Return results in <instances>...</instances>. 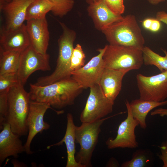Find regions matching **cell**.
Masks as SVG:
<instances>
[{
	"label": "cell",
	"instance_id": "1",
	"mask_svg": "<svg viewBox=\"0 0 167 167\" xmlns=\"http://www.w3.org/2000/svg\"><path fill=\"white\" fill-rule=\"evenodd\" d=\"M30 87L31 101L47 103L59 109L73 104L84 89L71 77L43 86L30 84Z\"/></svg>",
	"mask_w": 167,
	"mask_h": 167
},
{
	"label": "cell",
	"instance_id": "2",
	"mask_svg": "<svg viewBox=\"0 0 167 167\" xmlns=\"http://www.w3.org/2000/svg\"><path fill=\"white\" fill-rule=\"evenodd\" d=\"M109 44L132 47L142 50L145 40L135 16L128 15L103 28Z\"/></svg>",
	"mask_w": 167,
	"mask_h": 167
},
{
	"label": "cell",
	"instance_id": "3",
	"mask_svg": "<svg viewBox=\"0 0 167 167\" xmlns=\"http://www.w3.org/2000/svg\"><path fill=\"white\" fill-rule=\"evenodd\" d=\"M24 86L19 83L10 89L5 121L12 131L19 137L27 135L28 132L27 121L31 100L29 93Z\"/></svg>",
	"mask_w": 167,
	"mask_h": 167
},
{
	"label": "cell",
	"instance_id": "4",
	"mask_svg": "<svg viewBox=\"0 0 167 167\" xmlns=\"http://www.w3.org/2000/svg\"><path fill=\"white\" fill-rule=\"evenodd\" d=\"M60 23L62 33L58 40V54L56 68L50 75L39 78L34 84L36 85L45 86L71 77V60L76 33L63 23Z\"/></svg>",
	"mask_w": 167,
	"mask_h": 167
},
{
	"label": "cell",
	"instance_id": "5",
	"mask_svg": "<svg viewBox=\"0 0 167 167\" xmlns=\"http://www.w3.org/2000/svg\"><path fill=\"white\" fill-rule=\"evenodd\" d=\"M104 118L90 122H82L79 126L75 127V143H79L80 148L75 159L82 167H92L91 158L98 142L101 132V126L106 120L115 116Z\"/></svg>",
	"mask_w": 167,
	"mask_h": 167
},
{
	"label": "cell",
	"instance_id": "6",
	"mask_svg": "<svg viewBox=\"0 0 167 167\" xmlns=\"http://www.w3.org/2000/svg\"><path fill=\"white\" fill-rule=\"evenodd\" d=\"M105 47L103 58L105 68L130 71L139 69L143 64L142 50L110 44Z\"/></svg>",
	"mask_w": 167,
	"mask_h": 167
},
{
	"label": "cell",
	"instance_id": "7",
	"mask_svg": "<svg viewBox=\"0 0 167 167\" xmlns=\"http://www.w3.org/2000/svg\"><path fill=\"white\" fill-rule=\"evenodd\" d=\"M90 91L80 119L82 122H90L105 118L113 111L114 101L104 95L99 84L90 88Z\"/></svg>",
	"mask_w": 167,
	"mask_h": 167
},
{
	"label": "cell",
	"instance_id": "8",
	"mask_svg": "<svg viewBox=\"0 0 167 167\" xmlns=\"http://www.w3.org/2000/svg\"><path fill=\"white\" fill-rule=\"evenodd\" d=\"M136 78L140 99L161 102L167 98V70L150 76L139 74Z\"/></svg>",
	"mask_w": 167,
	"mask_h": 167
},
{
	"label": "cell",
	"instance_id": "9",
	"mask_svg": "<svg viewBox=\"0 0 167 167\" xmlns=\"http://www.w3.org/2000/svg\"><path fill=\"white\" fill-rule=\"evenodd\" d=\"M49 55L41 54L30 45L21 53L17 74L19 83L24 86L30 76L37 71H49Z\"/></svg>",
	"mask_w": 167,
	"mask_h": 167
},
{
	"label": "cell",
	"instance_id": "10",
	"mask_svg": "<svg viewBox=\"0 0 167 167\" xmlns=\"http://www.w3.org/2000/svg\"><path fill=\"white\" fill-rule=\"evenodd\" d=\"M49 108L54 110L58 114L64 112L63 111H57L53 109L48 103L30 101L27 121L28 134L24 145L25 152L27 154H32L34 152L31 150L30 145L35 136L38 133H41L50 127V125L44 120V115Z\"/></svg>",
	"mask_w": 167,
	"mask_h": 167
},
{
	"label": "cell",
	"instance_id": "11",
	"mask_svg": "<svg viewBox=\"0 0 167 167\" xmlns=\"http://www.w3.org/2000/svg\"><path fill=\"white\" fill-rule=\"evenodd\" d=\"M105 49V46L103 48L98 49L99 53L97 55L79 69L71 72V77L83 89L99 84L105 68L103 58Z\"/></svg>",
	"mask_w": 167,
	"mask_h": 167
},
{
	"label": "cell",
	"instance_id": "12",
	"mask_svg": "<svg viewBox=\"0 0 167 167\" xmlns=\"http://www.w3.org/2000/svg\"><path fill=\"white\" fill-rule=\"evenodd\" d=\"M125 104L127 111V118L119 126L115 138L109 139L106 141V144L109 149L118 148H134L138 146L135 129L139 123L132 115L129 102L126 101Z\"/></svg>",
	"mask_w": 167,
	"mask_h": 167
},
{
	"label": "cell",
	"instance_id": "13",
	"mask_svg": "<svg viewBox=\"0 0 167 167\" xmlns=\"http://www.w3.org/2000/svg\"><path fill=\"white\" fill-rule=\"evenodd\" d=\"M30 45L26 25L14 29L2 26L0 31V48L6 50L21 53Z\"/></svg>",
	"mask_w": 167,
	"mask_h": 167
},
{
	"label": "cell",
	"instance_id": "14",
	"mask_svg": "<svg viewBox=\"0 0 167 167\" xmlns=\"http://www.w3.org/2000/svg\"><path fill=\"white\" fill-rule=\"evenodd\" d=\"M26 27L30 45L37 52L47 54L49 33L46 18L27 21Z\"/></svg>",
	"mask_w": 167,
	"mask_h": 167
},
{
	"label": "cell",
	"instance_id": "15",
	"mask_svg": "<svg viewBox=\"0 0 167 167\" xmlns=\"http://www.w3.org/2000/svg\"><path fill=\"white\" fill-rule=\"evenodd\" d=\"M34 0H13L6 2L0 0V9L5 17L6 29L18 28L25 20L26 11L30 4Z\"/></svg>",
	"mask_w": 167,
	"mask_h": 167
},
{
	"label": "cell",
	"instance_id": "16",
	"mask_svg": "<svg viewBox=\"0 0 167 167\" xmlns=\"http://www.w3.org/2000/svg\"><path fill=\"white\" fill-rule=\"evenodd\" d=\"M19 136L11 131L10 125L5 122L0 133V164L8 157L17 158L19 154L25 152Z\"/></svg>",
	"mask_w": 167,
	"mask_h": 167
},
{
	"label": "cell",
	"instance_id": "17",
	"mask_svg": "<svg viewBox=\"0 0 167 167\" xmlns=\"http://www.w3.org/2000/svg\"><path fill=\"white\" fill-rule=\"evenodd\" d=\"M129 71L105 68L99 85L105 96L114 101L121 91L124 75Z\"/></svg>",
	"mask_w": 167,
	"mask_h": 167
},
{
	"label": "cell",
	"instance_id": "18",
	"mask_svg": "<svg viewBox=\"0 0 167 167\" xmlns=\"http://www.w3.org/2000/svg\"><path fill=\"white\" fill-rule=\"evenodd\" d=\"M87 9L96 28L101 31L104 28L122 20L123 18L122 15L113 12L104 0H96L89 4Z\"/></svg>",
	"mask_w": 167,
	"mask_h": 167
},
{
	"label": "cell",
	"instance_id": "19",
	"mask_svg": "<svg viewBox=\"0 0 167 167\" xmlns=\"http://www.w3.org/2000/svg\"><path fill=\"white\" fill-rule=\"evenodd\" d=\"M67 124L66 132L63 138L58 142L49 146L47 149L51 147L59 146L65 143L66 144L67 153V161L66 167H82V166L76 161L75 154V125L73 116L71 113L67 115Z\"/></svg>",
	"mask_w": 167,
	"mask_h": 167
},
{
	"label": "cell",
	"instance_id": "20",
	"mask_svg": "<svg viewBox=\"0 0 167 167\" xmlns=\"http://www.w3.org/2000/svg\"><path fill=\"white\" fill-rule=\"evenodd\" d=\"M167 104V100L161 102L143 100L140 98L132 100L129 105L133 118L143 129L147 127L146 119L148 113L153 109Z\"/></svg>",
	"mask_w": 167,
	"mask_h": 167
},
{
	"label": "cell",
	"instance_id": "21",
	"mask_svg": "<svg viewBox=\"0 0 167 167\" xmlns=\"http://www.w3.org/2000/svg\"><path fill=\"white\" fill-rule=\"evenodd\" d=\"M21 53L0 48V75L17 72Z\"/></svg>",
	"mask_w": 167,
	"mask_h": 167
},
{
	"label": "cell",
	"instance_id": "22",
	"mask_svg": "<svg viewBox=\"0 0 167 167\" xmlns=\"http://www.w3.org/2000/svg\"><path fill=\"white\" fill-rule=\"evenodd\" d=\"M52 8V5L47 0H34L27 8L25 20L45 18Z\"/></svg>",
	"mask_w": 167,
	"mask_h": 167
},
{
	"label": "cell",
	"instance_id": "23",
	"mask_svg": "<svg viewBox=\"0 0 167 167\" xmlns=\"http://www.w3.org/2000/svg\"><path fill=\"white\" fill-rule=\"evenodd\" d=\"M162 50L165 54L164 56L155 52L149 47L144 46L142 49L143 64L146 66H155L161 72L167 70V51Z\"/></svg>",
	"mask_w": 167,
	"mask_h": 167
},
{
	"label": "cell",
	"instance_id": "24",
	"mask_svg": "<svg viewBox=\"0 0 167 167\" xmlns=\"http://www.w3.org/2000/svg\"><path fill=\"white\" fill-rule=\"evenodd\" d=\"M52 6L51 12L56 16L62 17L73 8L74 0H47Z\"/></svg>",
	"mask_w": 167,
	"mask_h": 167
},
{
	"label": "cell",
	"instance_id": "25",
	"mask_svg": "<svg viewBox=\"0 0 167 167\" xmlns=\"http://www.w3.org/2000/svg\"><path fill=\"white\" fill-rule=\"evenodd\" d=\"M85 57L81 46L79 44H77L74 48L71 58V72L79 69L85 65Z\"/></svg>",
	"mask_w": 167,
	"mask_h": 167
},
{
	"label": "cell",
	"instance_id": "26",
	"mask_svg": "<svg viewBox=\"0 0 167 167\" xmlns=\"http://www.w3.org/2000/svg\"><path fill=\"white\" fill-rule=\"evenodd\" d=\"M19 83L17 72L0 75V92H9L11 88Z\"/></svg>",
	"mask_w": 167,
	"mask_h": 167
},
{
	"label": "cell",
	"instance_id": "27",
	"mask_svg": "<svg viewBox=\"0 0 167 167\" xmlns=\"http://www.w3.org/2000/svg\"><path fill=\"white\" fill-rule=\"evenodd\" d=\"M147 160L144 152L138 151L133 154L130 160L123 163L122 167H143L146 164Z\"/></svg>",
	"mask_w": 167,
	"mask_h": 167
},
{
	"label": "cell",
	"instance_id": "28",
	"mask_svg": "<svg viewBox=\"0 0 167 167\" xmlns=\"http://www.w3.org/2000/svg\"><path fill=\"white\" fill-rule=\"evenodd\" d=\"M9 92H0V129L2 130L5 122L8 110Z\"/></svg>",
	"mask_w": 167,
	"mask_h": 167
},
{
	"label": "cell",
	"instance_id": "29",
	"mask_svg": "<svg viewBox=\"0 0 167 167\" xmlns=\"http://www.w3.org/2000/svg\"><path fill=\"white\" fill-rule=\"evenodd\" d=\"M108 8L114 13L122 15L125 11L123 0H104Z\"/></svg>",
	"mask_w": 167,
	"mask_h": 167
},
{
	"label": "cell",
	"instance_id": "30",
	"mask_svg": "<svg viewBox=\"0 0 167 167\" xmlns=\"http://www.w3.org/2000/svg\"><path fill=\"white\" fill-rule=\"evenodd\" d=\"M142 25L144 29L153 32H159L161 27V22L156 18H146L143 21Z\"/></svg>",
	"mask_w": 167,
	"mask_h": 167
},
{
	"label": "cell",
	"instance_id": "31",
	"mask_svg": "<svg viewBox=\"0 0 167 167\" xmlns=\"http://www.w3.org/2000/svg\"><path fill=\"white\" fill-rule=\"evenodd\" d=\"M161 152V154L159 156L160 158L163 163V166L167 167V147L163 145L160 147Z\"/></svg>",
	"mask_w": 167,
	"mask_h": 167
},
{
	"label": "cell",
	"instance_id": "32",
	"mask_svg": "<svg viewBox=\"0 0 167 167\" xmlns=\"http://www.w3.org/2000/svg\"><path fill=\"white\" fill-rule=\"evenodd\" d=\"M156 18L167 25V13L166 12L164 11L157 12L156 15Z\"/></svg>",
	"mask_w": 167,
	"mask_h": 167
},
{
	"label": "cell",
	"instance_id": "33",
	"mask_svg": "<svg viewBox=\"0 0 167 167\" xmlns=\"http://www.w3.org/2000/svg\"><path fill=\"white\" fill-rule=\"evenodd\" d=\"M151 115H158L161 117H167V108H159L155 109L151 113Z\"/></svg>",
	"mask_w": 167,
	"mask_h": 167
},
{
	"label": "cell",
	"instance_id": "34",
	"mask_svg": "<svg viewBox=\"0 0 167 167\" xmlns=\"http://www.w3.org/2000/svg\"><path fill=\"white\" fill-rule=\"evenodd\" d=\"M109 161L108 165V166H114V165L115 166H118V162L116 161V160L114 158L111 159Z\"/></svg>",
	"mask_w": 167,
	"mask_h": 167
},
{
	"label": "cell",
	"instance_id": "35",
	"mask_svg": "<svg viewBox=\"0 0 167 167\" xmlns=\"http://www.w3.org/2000/svg\"><path fill=\"white\" fill-rule=\"evenodd\" d=\"M165 0H148L149 2L151 4L156 5L159 3L165 1Z\"/></svg>",
	"mask_w": 167,
	"mask_h": 167
},
{
	"label": "cell",
	"instance_id": "36",
	"mask_svg": "<svg viewBox=\"0 0 167 167\" xmlns=\"http://www.w3.org/2000/svg\"><path fill=\"white\" fill-rule=\"evenodd\" d=\"M96 0H86V2L89 4H90L95 2Z\"/></svg>",
	"mask_w": 167,
	"mask_h": 167
},
{
	"label": "cell",
	"instance_id": "37",
	"mask_svg": "<svg viewBox=\"0 0 167 167\" xmlns=\"http://www.w3.org/2000/svg\"><path fill=\"white\" fill-rule=\"evenodd\" d=\"M163 145H164L167 147V140L163 144Z\"/></svg>",
	"mask_w": 167,
	"mask_h": 167
},
{
	"label": "cell",
	"instance_id": "38",
	"mask_svg": "<svg viewBox=\"0 0 167 167\" xmlns=\"http://www.w3.org/2000/svg\"><path fill=\"white\" fill-rule=\"evenodd\" d=\"M5 1H6V2H10L13 0H4Z\"/></svg>",
	"mask_w": 167,
	"mask_h": 167
}]
</instances>
